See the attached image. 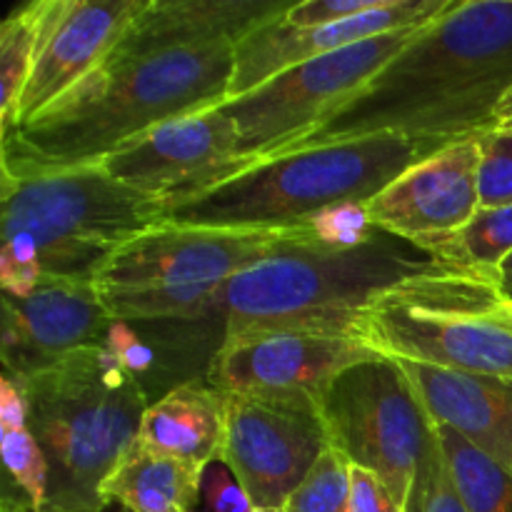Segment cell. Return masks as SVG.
Listing matches in <instances>:
<instances>
[{
  "label": "cell",
  "instance_id": "6da1fadb",
  "mask_svg": "<svg viewBox=\"0 0 512 512\" xmlns=\"http://www.w3.org/2000/svg\"><path fill=\"white\" fill-rule=\"evenodd\" d=\"M385 303L493 313L500 298L485 275L375 230L353 248L300 245L260 260L215 295L203 320H223V338L285 328L353 333Z\"/></svg>",
  "mask_w": 512,
  "mask_h": 512
},
{
  "label": "cell",
  "instance_id": "7a4b0ae2",
  "mask_svg": "<svg viewBox=\"0 0 512 512\" xmlns=\"http://www.w3.org/2000/svg\"><path fill=\"white\" fill-rule=\"evenodd\" d=\"M508 95L512 0H455L288 153L380 133L448 143L483 135Z\"/></svg>",
  "mask_w": 512,
  "mask_h": 512
},
{
  "label": "cell",
  "instance_id": "3957f363",
  "mask_svg": "<svg viewBox=\"0 0 512 512\" xmlns=\"http://www.w3.org/2000/svg\"><path fill=\"white\" fill-rule=\"evenodd\" d=\"M235 48L105 58L58 103L0 138V173L25 175L100 165L155 125L225 103Z\"/></svg>",
  "mask_w": 512,
  "mask_h": 512
},
{
  "label": "cell",
  "instance_id": "277c9868",
  "mask_svg": "<svg viewBox=\"0 0 512 512\" xmlns=\"http://www.w3.org/2000/svg\"><path fill=\"white\" fill-rule=\"evenodd\" d=\"M443 145L448 140L380 133L298 148L168 205L165 223L225 230L300 228L335 205L370 203Z\"/></svg>",
  "mask_w": 512,
  "mask_h": 512
},
{
  "label": "cell",
  "instance_id": "5b68a950",
  "mask_svg": "<svg viewBox=\"0 0 512 512\" xmlns=\"http://www.w3.org/2000/svg\"><path fill=\"white\" fill-rule=\"evenodd\" d=\"M18 383L48 463L43 512H100L103 483L150 408L140 378L108 348H85Z\"/></svg>",
  "mask_w": 512,
  "mask_h": 512
},
{
  "label": "cell",
  "instance_id": "8992f818",
  "mask_svg": "<svg viewBox=\"0 0 512 512\" xmlns=\"http://www.w3.org/2000/svg\"><path fill=\"white\" fill-rule=\"evenodd\" d=\"M0 178L3 240L28 235L43 278L95 283L120 245L165 223V200L128 188L103 165Z\"/></svg>",
  "mask_w": 512,
  "mask_h": 512
},
{
  "label": "cell",
  "instance_id": "52a82bcc",
  "mask_svg": "<svg viewBox=\"0 0 512 512\" xmlns=\"http://www.w3.org/2000/svg\"><path fill=\"white\" fill-rule=\"evenodd\" d=\"M330 448L378 475L405 512L423 493L440 440L403 365L385 355L345 368L320 400Z\"/></svg>",
  "mask_w": 512,
  "mask_h": 512
},
{
  "label": "cell",
  "instance_id": "ba28073f",
  "mask_svg": "<svg viewBox=\"0 0 512 512\" xmlns=\"http://www.w3.org/2000/svg\"><path fill=\"white\" fill-rule=\"evenodd\" d=\"M438 20V18H435ZM430 25V23H425ZM425 25L360 40L275 75L240 98L220 103L248 163L278 158L358 95Z\"/></svg>",
  "mask_w": 512,
  "mask_h": 512
},
{
  "label": "cell",
  "instance_id": "9c48e42d",
  "mask_svg": "<svg viewBox=\"0 0 512 512\" xmlns=\"http://www.w3.org/2000/svg\"><path fill=\"white\" fill-rule=\"evenodd\" d=\"M318 245L313 228L225 230L163 223L120 245L95 278L98 290L225 288L283 250Z\"/></svg>",
  "mask_w": 512,
  "mask_h": 512
},
{
  "label": "cell",
  "instance_id": "30bf717a",
  "mask_svg": "<svg viewBox=\"0 0 512 512\" xmlns=\"http://www.w3.org/2000/svg\"><path fill=\"white\" fill-rule=\"evenodd\" d=\"M355 333L340 330H255L223 338L205 380L223 395L285 400L320 408L325 390L345 368L375 358Z\"/></svg>",
  "mask_w": 512,
  "mask_h": 512
},
{
  "label": "cell",
  "instance_id": "8fae6325",
  "mask_svg": "<svg viewBox=\"0 0 512 512\" xmlns=\"http://www.w3.org/2000/svg\"><path fill=\"white\" fill-rule=\"evenodd\" d=\"M220 458L258 510H283L330 448L320 408L285 400L225 395Z\"/></svg>",
  "mask_w": 512,
  "mask_h": 512
},
{
  "label": "cell",
  "instance_id": "7c38bea8",
  "mask_svg": "<svg viewBox=\"0 0 512 512\" xmlns=\"http://www.w3.org/2000/svg\"><path fill=\"white\" fill-rule=\"evenodd\" d=\"M100 165L128 188L175 205L255 163L240 158L233 120L215 105L155 125Z\"/></svg>",
  "mask_w": 512,
  "mask_h": 512
},
{
  "label": "cell",
  "instance_id": "4fadbf2b",
  "mask_svg": "<svg viewBox=\"0 0 512 512\" xmlns=\"http://www.w3.org/2000/svg\"><path fill=\"white\" fill-rule=\"evenodd\" d=\"M353 333L385 358L512 380V325L495 310L468 313L385 303L365 313Z\"/></svg>",
  "mask_w": 512,
  "mask_h": 512
},
{
  "label": "cell",
  "instance_id": "5bb4252c",
  "mask_svg": "<svg viewBox=\"0 0 512 512\" xmlns=\"http://www.w3.org/2000/svg\"><path fill=\"white\" fill-rule=\"evenodd\" d=\"M145 3L148 0H40L33 68L20 95L15 128L38 118L93 73Z\"/></svg>",
  "mask_w": 512,
  "mask_h": 512
},
{
  "label": "cell",
  "instance_id": "9a60e30c",
  "mask_svg": "<svg viewBox=\"0 0 512 512\" xmlns=\"http://www.w3.org/2000/svg\"><path fill=\"white\" fill-rule=\"evenodd\" d=\"M478 210L480 135L443 145L368 203L375 228L428 250L460 233Z\"/></svg>",
  "mask_w": 512,
  "mask_h": 512
},
{
  "label": "cell",
  "instance_id": "2e32d148",
  "mask_svg": "<svg viewBox=\"0 0 512 512\" xmlns=\"http://www.w3.org/2000/svg\"><path fill=\"white\" fill-rule=\"evenodd\" d=\"M113 320L95 283L43 278L25 298L3 295V375L25 380L65 355L105 348Z\"/></svg>",
  "mask_w": 512,
  "mask_h": 512
},
{
  "label": "cell",
  "instance_id": "e0dca14e",
  "mask_svg": "<svg viewBox=\"0 0 512 512\" xmlns=\"http://www.w3.org/2000/svg\"><path fill=\"white\" fill-rule=\"evenodd\" d=\"M453 3L455 0H385L380 8L355 15V18L310 25V28L285 23L280 15V18L255 28L235 45L228 100L240 98L258 85L268 83L275 75L320 58V55H330L335 50L360 43V40L375 38V35L433 23L435 18L448 13Z\"/></svg>",
  "mask_w": 512,
  "mask_h": 512
},
{
  "label": "cell",
  "instance_id": "ac0fdd59",
  "mask_svg": "<svg viewBox=\"0 0 512 512\" xmlns=\"http://www.w3.org/2000/svg\"><path fill=\"white\" fill-rule=\"evenodd\" d=\"M288 0H148L108 58H148L175 50L238 45L288 13Z\"/></svg>",
  "mask_w": 512,
  "mask_h": 512
},
{
  "label": "cell",
  "instance_id": "d6986e66",
  "mask_svg": "<svg viewBox=\"0 0 512 512\" xmlns=\"http://www.w3.org/2000/svg\"><path fill=\"white\" fill-rule=\"evenodd\" d=\"M405 375L435 425H448L512 475V380L408 363Z\"/></svg>",
  "mask_w": 512,
  "mask_h": 512
},
{
  "label": "cell",
  "instance_id": "ffe728a7",
  "mask_svg": "<svg viewBox=\"0 0 512 512\" xmlns=\"http://www.w3.org/2000/svg\"><path fill=\"white\" fill-rule=\"evenodd\" d=\"M225 400L208 380H185L150 403L138 440L158 453L208 468L223 448Z\"/></svg>",
  "mask_w": 512,
  "mask_h": 512
},
{
  "label": "cell",
  "instance_id": "44dd1931",
  "mask_svg": "<svg viewBox=\"0 0 512 512\" xmlns=\"http://www.w3.org/2000/svg\"><path fill=\"white\" fill-rule=\"evenodd\" d=\"M203 470L135 440L103 483V500L130 512H193Z\"/></svg>",
  "mask_w": 512,
  "mask_h": 512
},
{
  "label": "cell",
  "instance_id": "7402d4cb",
  "mask_svg": "<svg viewBox=\"0 0 512 512\" xmlns=\"http://www.w3.org/2000/svg\"><path fill=\"white\" fill-rule=\"evenodd\" d=\"M0 445H3L5 490L35 512L48 498V463L28 423V400L18 380L0 378Z\"/></svg>",
  "mask_w": 512,
  "mask_h": 512
},
{
  "label": "cell",
  "instance_id": "603a6c76",
  "mask_svg": "<svg viewBox=\"0 0 512 512\" xmlns=\"http://www.w3.org/2000/svg\"><path fill=\"white\" fill-rule=\"evenodd\" d=\"M445 463L468 512H512V475L448 425H435Z\"/></svg>",
  "mask_w": 512,
  "mask_h": 512
},
{
  "label": "cell",
  "instance_id": "cb8c5ba5",
  "mask_svg": "<svg viewBox=\"0 0 512 512\" xmlns=\"http://www.w3.org/2000/svg\"><path fill=\"white\" fill-rule=\"evenodd\" d=\"M430 253L490 280L493 270L512 253V205L480 208L460 233L433 245Z\"/></svg>",
  "mask_w": 512,
  "mask_h": 512
},
{
  "label": "cell",
  "instance_id": "d4e9b609",
  "mask_svg": "<svg viewBox=\"0 0 512 512\" xmlns=\"http://www.w3.org/2000/svg\"><path fill=\"white\" fill-rule=\"evenodd\" d=\"M40 0L18 5L0 25V138L15 128L20 95L30 78Z\"/></svg>",
  "mask_w": 512,
  "mask_h": 512
},
{
  "label": "cell",
  "instance_id": "484cf974",
  "mask_svg": "<svg viewBox=\"0 0 512 512\" xmlns=\"http://www.w3.org/2000/svg\"><path fill=\"white\" fill-rule=\"evenodd\" d=\"M285 512H350V463L328 448L285 503Z\"/></svg>",
  "mask_w": 512,
  "mask_h": 512
},
{
  "label": "cell",
  "instance_id": "4316f807",
  "mask_svg": "<svg viewBox=\"0 0 512 512\" xmlns=\"http://www.w3.org/2000/svg\"><path fill=\"white\" fill-rule=\"evenodd\" d=\"M512 205V138L480 135V208Z\"/></svg>",
  "mask_w": 512,
  "mask_h": 512
},
{
  "label": "cell",
  "instance_id": "83f0119b",
  "mask_svg": "<svg viewBox=\"0 0 512 512\" xmlns=\"http://www.w3.org/2000/svg\"><path fill=\"white\" fill-rule=\"evenodd\" d=\"M315 240L320 248H353L365 243L375 233V225L370 223L368 203H345L325 210L310 220Z\"/></svg>",
  "mask_w": 512,
  "mask_h": 512
},
{
  "label": "cell",
  "instance_id": "f1b7e54d",
  "mask_svg": "<svg viewBox=\"0 0 512 512\" xmlns=\"http://www.w3.org/2000/svg\"><path fill=\"white\" fill-rule=\"evenodd\" d=\"M43 280V270L38 263V248L28 235H15L3 240V253H0V285L3 295L25 298L38 288Z\"/></svg>",
  "mask_w": 512,
  "mask_h": 512
},
{
  "label": "cell",
  "instance_id": "f546056e",
  "mask_svg": "<svg viewBox=\"0 0 512 512\" xmlns=\"http://www.w3.org/2000/svg\"><path fill=\"white\" fill-rule=\"evenodd\" d=\"M205 512H258L250 500L248 490L230 473L223 460H213L203 470V488H200Z\"/></svg>",
  "mask_w": 512,
  "mask_h": 512
},
{
  "label": "cell",
  "instance_id": "4dcf8cb0",
  "mask_svg": "<svg viewBox=\"0 0 512 512\" xmlns=\"http://www.w3.org/2000/svg\"><path fill=\"white\" fill-rule=\"evenodd\" d=\"M383 3L385 0H305V3L290 5L283 20L290 25H298V28H310V25L338 23V20L355 18V15L380 8Z\"/></svg>",
  "mask_w": 512,
  "mask_h": 512
},
{
  "label": "cell",
  "instance_id": "1f68e13d",
  "mask_svg": "<svg viewBox=\"0 0 512 512\" xmlns=\"http://www.w3.org/2000/svg\"><path fill=\"white\" fill-rule=\"evenodd\" d=\"M410 512H468L458 488H455L448 463H445L443 448H440L438 460H435L433 470H430L423 495H420L418 503Z\"/></svg>",
  "mask_w": 512,
  "mask_h": 512
},
{
  "label": "cell",
  "instance_id": "d6a6232c",
  "mask_svg": "<svg viewBox=\"0 0 512 512\" xmlns=\"http://www.w3.org/2000/svg\"><path fill=\"white\" fill-rule=\"evenodd\" d=\"M350 512H405L375 473L350 465Z\"/></svg>",
  "mask_w": 512,
  "mask_h": 512
},
{
  "label": "cell",
  "instance_id": "836d02e7",
  "mask_svg": "<svg viewBox=\"0 0 512 512\" xmlns=\"http://www.w3.org/2000/svg\"><path fill=\"white\" fill-rule=\"evenodd\" d=\"M105 348L125 365L133 375L143 378L150 368L155 365V355L138 335L133 333L130 323H123V320H113L108 330V338H105Z\"/></svg>",
  "mask_w": 512,
  "mask_h": 512
},
{
  "label": "cell",
  "instance_id": "e575fe53",
  "mask_svg": "<svg viewBox=\"0 0 512 512\" xmlns=\"http://www.w3.org/2000/svg\"><path fill=\"white\" fill-rule=\"evenodd\" d=\"M495 293H498L500 303H512V253L490 275Z\"/></svg>",
  "mask_w": 512,
  "mask_h": 512
},
{
  "label": "cell",
  "instance_id": "d590c367",
  "mask_svg": "<svg viewBox=\"0 0 512 512\" xmlns=\"http://www.w3.org/2000/svg\"><path fill=\"white\" fill-rule=\"evenodd\" d=\"M488 133L508 135V138H512V95L503 100V105H500L498 113H495L493 118V128H490Z\"/></svg>",
  "mask_w": 512,
  "mask_h": 512
},
{
  "label": "cell",
  "instance_id": "8d00e7d4",
  "mask_svg": "<svg viewBox=\"0 0 512 512\" xmlns=\"http://www.w3.org/2000/svg\"><path fill=\"white\" fill-rule=\"evenodd\" d=\"M3 512H35V510L30 508L28 503H23L20 498H15V495L3 493ZM100 512H130V510H125L123 505L118 503H105V508Z\"/></svg>",
  "mask_w": 512,
  "mask_h": 512
},
{
  "label": "cell",
  "instance_id": "74e56055",
  "mask_svg": "<svg viewBox=\"0 0 512 512\" xmlns=\"http://www.w3.org/2000/svg\"><path fill=\"white\" fill-rule=\"evenodd\" d=\"M495 313H498L505 323L512 325V303H500L498 308H495Z\"/></svg>",
  "mask_w": 512,
  "mask_h": 512
},
{
  "label": "cell",
  "instance_id": "f35d334b",
  "mask_svg": "<svg viewBox=\"0 0 512 512\" xmlns=\"http://www.w3.org/2000/svg\"><path fill=\"white\" fill-rule=\"evenodd\" d=\"M258 512H285V510H258Z\"/></svg>",
  "mask_w": 512,
  "mask_h": 512
},
{
  "label": "cell",
  "instance_id": "ab89813d",
  "mask_svg": "<svg viewBox=\"0 0 512 512\" xmlns=\"http://www.w3.org/2000/svg\"><path fill=\"white\" fill-rule=\"evenodd\" d=\"M193 512H203V510H193Z\"/></svg>",
  "mask_w": 512,
  "mask_h": 512
}]
</instances>
